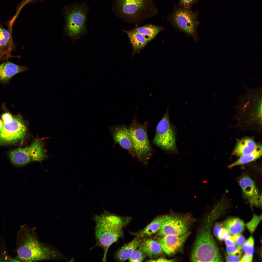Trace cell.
<instances>
[{
  "label": "cell",
  "instance_id": "obj_33",
  "mask_svg": "<svg viewBox=\"0 0 262 262\" xmlns=\"http://www.w3.org/2000/svg\"><path fill=\"white\" fill-rule=\"evenodd\" d=\"M246 241L244 237L240 234L238 235L235 240L234 242L236 244L242 248Z\"/></svg>",
  "mask_w": 262,
  "mask_h": 262
},
{
  "label": "cell",
  "instance_id": "obj_14",
  "mask_svg": "<svg viewBox=\"0 0 262 262\" xmlns=\"http://www.w3.org/2000/svg\"><path fill=\"white\" fill-rule=\"evenodd\" d=\"M191 232L188 231L184 234L178 236L171 235H161L158 242L164 252L169 255L174 254L182 248Z\"/></svg>",
  "mask_w": 262,
  "mask_h": 262
},
{
  "label": "cell",
  "instance_id": "obj_19",
  "mask_svg": "<svg viewBox=\"0 0 262 262\" xmlns=\"http://www.w3.org/2000/svg\"><path fill=\"white\" fill-rule=\"evenodd\" d=\"M138 247L147 256L150 258L159 255L164 252L158 241L151 238L141 241Z\"/></svg>",
  "mask_w": 262,
  "mask_h": 262
},
{
  "label": "cell",
  "instance_id": "obj_27",
  "mask_svg": "<svg viewBox=\"0 0 262 262\" xmlns=\"http://www.w3.org/2000/svg\"><path fill=\"white\" fill-rule=\"evenodd\" d=\"M254 239L252 236H251L246 241L242 246L244 253L246 254L253 255L254 251Z\"/></svg>",
  "mask_w": 262,
  "mask_h": 262
},
{
  "label": "cell",
  "instance_id": "obj_38",
  "mask_svg": "<svg viewBox=\"0 0 262 262\" xmlns=\"http://www.w3.org/2000/svg\"><path fill=\"white\" fill-rule=\"evenodd\" d=\"M3 124V122L1 119H0V130L2 127Z\"/></svg>",
  "mask_w": 262,
  "mask_h": 262
},
{
  "label": "cell",
  "instance_id": "obj_35",
  "mask_svg": "<svg viewBox=\"0 0 262 262\" xmlns=\"http://www.w3.org/2000/svg\"><path fill=\"white\" fill-rule=\"evenodd\" d=\"M253 255L245 254L240 259V262H250L253 260Z\"/></svg>",
  "mask_w": 262,
  "mask_h": 262
},
{
  "label": "cell",
  "instance_id": "obj_8",
  "mask_svg": "<svg viewBox=\"0 0 262 262\" xmlns=\"http://www.w3.org/2000/svg\"><path fill=\"white\" fill-rule=\"evenodd\" d=\"M176 136L174 126L170 123L168 108L158 123L153 142L166 151L178 153L176 144Z\"/></svg>",
  "mask_w": 262,
  "mask_h": 262
},
{
  "label": "cell",
  "instance_id": "obj_12",
  "mask_svg": "<svg viewBox=\"0 0 262 262\" xmlns=\"http://www.w3.org/2000/svg\"><path fill=\"white\" fill-rule=\"evenodd\" d=\"M192 221L188 217L167 215L158 233L161 235H182L188 231Z\"/></svg>",
  "mask_w": 262,
  "mask_h": 262
},
{
  "label": "cell",
  "instance_id": "obj_23",
  "mask_svg": "<svg viewBox=\"0 0 262 262\" xmlns=\"http://www.w3.org/2000/svg\"><path fill=\"white\" fill-rule=\"evenodd\" d=\"M262 155V146L257 145L254 150L251 153L240 156L236 161L228 165L229 168L236 166L245 164L254 161L260 157Z\"/></svg>",
  "mask_w": 262,
  "mask_h": 262
},
{
  "label": "cell",
  "instance_id": "obj_36",
  "mask_svg": "<svg viewBox=\"0 0 262 262\" xmlns=\"http://www.w3.org/2000/svg\"><path fill=\"white\" fill-rule=\"evenodd\" d=\"M174 259H168L164 257L160 258L156 260L151 259L147 261L149 262H174Z\"/></svg>",
  "mask_w": 262,
  "mask_h": 262
},
{
  "label": "cell",
  "instance_id": "obj_28",
  "mask_svg": "<svg viewBox=\"0 0 262 262\" xmlns=\"http://www.w3.org/2000/svg\"><path fill=\"white\" fill-rule=\"evenodd\" d=\"M261 219V216H258L254 214L252 220L246 224V226L251 233L254 231Z\"/></svg>",
  "mask_w": 262,
  "mask_h": 262
},
{
  "label": "cell",
  "instance_id": "obj_9",
  "mask_svg": "<svg viewBox=\"0 0 262 262\" xmlns=\"http://www.w3.org/2000/svg\"><path fill=\"white\" fill-rule=\"evenodd\" d=\"M2 121L3 126L0 130V145L16 144L25 137L27 128L21 115H13L12 118Z\"/></svg>",
  "mask_w": 262,
  "mask_h": 262
},
{
  "label": "cell",
  "instance_id": "obj_26",
  "mask_svg": "<svg viewBox=\"0 0 262 262\" xmlns=\"http://www.w3.org/2000/svg\"><path fill=\"white\" fill-rule=\"evenodd\" d=\"M147 256L144 252L139 248L133 252L128 259L130 262H142Z\"/></svg>",
  "mask_w": 262,
  "mask_h": 262
},
{
  "label": "cell",
  "instance_id": "obj_17",
  "mask_svg": "<svg viewBox=\"0 0 262 262\" xmlns=\"http://www.w3.org/2000/svg\"><path fill=\"white\" fill-rule=\"evenodd\" d=\"M141 241V237L137 236L131 242L124 245L115 253L114 257L116 260L123 262L128 259Z\"/></svg>",
  "mask_w": 262,
  "mask_h": 262
},
{
  "label": "cell",
  "instance_id": "obj_7",
  "mask_svg": "<svg viewBox=\"0 0 262 262\" xmlns=\"http://www.w3.org/2000/svg\"><path fill=\"white\" fill-rule=\"evenodd\" d=\"M168 20L177 29L197 41V29L200 23L196 12L177 6L168 16Z\"/></svg>",
  "mask_w": 262,
  "mask_h": 262
},
{
  "label": "cell",
  "instance_id": "obj_20",
  "mask_svg": "<svg viewBox=\"0 0 262 262\" xmlns=\"http://www.w3.org/2000/svg\"><path fill=\"white\" fill-rule=\"evenodd\" d=\"M167 215L158 216L154 219L144 229L134 235L141 237L150 236L158 231L166 220Z\"/></svg>",
  "mask_w": 262,
  "mask_h": 262
},
{
  "label": "cell",
  "instance_id": "obj_21",
  "mask_svg": "<svg viewBox=\"0 0 262 262\" xmlns=\"http://www.w3.org/2000/svg\"><path fill=\"white\" fill-rule=\"evenodd\" d=\"M124 31L128 35L132 45L133 54L139 52L149 42L144 35L132 29Z\"/></svg>",
  "mask_w": 262,
  "mask_h": 262
},
{
  "label": "cell",
  "instance_id": "obj_39",
  "mask_svg": "<svg viewBox=\"0 0 262 262\" xmlns=\"http://www.w3.org/2000/svg\"><path fill=\"white\" fill-rule=\"evenodd\" d=\"M2 52V50L1 48V47L0 45V53L1 54Z\"/></svg>",
  "mask_w": 262,
  "mask_h": 262
},
{
  "label": "cell",
  "instance_id": "obj_41",
  "mask_svg": "<svg viewBox=\"0 0 262 262\" xmlns=\"http://www.w3.org/2000/svg\"></svg>",
  "mask_w": 262,
  "mask_h": 262
},
{
  "label": "cell",
  "instance_id": "obj_16",
  "mask_svg": "<svg viewBox=\"0 0 262 262\" xmlns=\"http://www.w3.org/2000/svg\"><path fill=\"white\" fill-rule=\"evenodd\" d=\"M28 69L25 66H20L10 62L0 64V82H7L14 75Z\"/></svg>",
  "mask_w": 262,
  "mask_h": 262
},
{
  "label": "cell",
  "instance_id": "obj_30",
  "mask_svg": "<svg viewBox=\"0 0 262 262\" xmlns=\"http://www.w3.org/2000/svg\"><path fill=\"white\" fill-rule=\"evenodd\" d=\"M196 0H179L177 6L188 9H191L192 6L196 3Z\"/></svg>",
  "mask_w": 262,
  "mask_h": 262
},
{
  "label": "cell",
  "instance_id": "obj_5",
  "mask_svg": "<svg viewBox=\"0 0 262 262\" xmlns=\"http://www.w3.org/2000/svg\"><path fill=\"white\" fill-rule=\"evenodd\" d=\"M89 10L85 2L74 3L66 9L65 31L73 42L87 33L86 24Z\"/></svg>",
  "mask_w": 262,
  "mask_h": 262
},
{
  "label": "cell",
  "instance_id": "obj_24",
  "mask_svg": "<svg viewBox=\"0 0 262 262\" xmlns=\"http://www.w3.org/2000/svg\"><path fill=\"white\" fill-rule=\"evenodd\" d=\"M223 225L224 228L229 234L233 235L241 234L245 228L244 222L240 219L236 218L227 219L224 222Z\"/></svg>",
  "mask_w": 262,
  "mask_h": 262
},
{
  "label": "cell",
  "instance_id": "obj_11",
  "mask_svg": "<svg viewBox=\"0 0 262 262\" xmlns=\"http://www.w3.org/2000/svg\"><path fill=\"white\" fill-rule=\"evenodd\" d=\"M262 92L259 89H249L240 98L237 108L238 112L247 114L251 122H262Z\"/></svg>",
  "mask_w": 262,
  "mask_h": 262
},
{
  "label": "cell",
  "instance_id": "obj_40",
  "mask_svg": "<svg viewBox=\"0 0 262 262\" xmlns=\"http://www.w3.org/2000/svg\"></svg>",
  "mask_w": 262,
  "mask_h": 262
},
{
  "label": "cell",
  "instance_id": "obj_10",
  "mask_svg": "<svg viewBox=\"0 0 262 262\" xmlns=\"http://www.w3.org/2000/svg\"><path fill=\"white\" fill-rule=\"evenodd\" d=\"M46 156L43 142L39 139L35 140L28 147L16 149L9 154L12 163L17 167L23 166L33 161L41 162Z\"/></svg>",
  "mask_w": 262,
  "mask_h": 262
},
{
  "label": "cell",
  "instance_id": "obj_34",
  "mask_svg": "<svg viewBox=\"0 0 262 262\" xmlns=\"http://www.w3.org/2000/svg\"><path fill=\"white\" fill-rule=\"evenodd\" d=\"M230 236L228 231L224 228H222L220 235L218 238L221 240H225Z\"/></svg>",
  "mask_w": 262,
  "mask_h": 262
},
{
  "label": "cell",
  "instance_id": "obj_6",
  "mask_svg": "<svg viewBox=\"0 0 262 262\" xmlns=\"http://www.w3.org/2000/svg\"><path fill=\"white\" fill-rule=\"evenodd\" d=\"M147 122L139 123L135 117L128 128L136 156L144 165H147L152 148L147 133Z\"/></svg>",
  "mask_w": 262,
  "mask_h": 262
},
{
  "label": "cell",
  "instance_id": "obj_1",
  "mask_svg": "<svg viewBox=\"0 0 262 262\" xmlns=\"http://www.w3.org/2000/svg\"><path fill=\"white\" fill-rule=\"evenodd\" d=\"M16 243V251L19 262L60 260L65 258L57 249L39 240L35 228L22 226L17 233Z\"/></svg>",
  "mask_w": 262,
  "mask_h": 262
},
{
  "label": "cell",
  "instance_id": "obj_18",
  "mask_svg": "<svg viewBox=\"0 0 262 262\" xmlns=\"http://www.w3.org/2000/svg\"><path fill=\"white\" fill-rule=\"evenodd\" d=\"M257 145L252 138H243L237 140L232 154L240 157L250 154L254 150Z\"/></svg>",
  "mask_w": 262,
  "mask_h": 262
},
{
  "label": "cell",
  "instance_id": "obj_32",
  "mask_svg": "<svg viewBox=\"0 0 262 262\" xmlns=\"http://www.w3.org/2000/svg\"><path fill=\"white\" fill-rule=\"evenodd\" d=\"M222 228L221 224L220 223H217L214 226L213 232L214 235L217 238H218Z\"/></svg>",
  "mask_w": 262,
  "mask_h": 262
},
{
  "label": "cell",
  "instance_id": "obj_31",
  "mask_svg": "<svg viewBox=\"0 0 262 262\" xmlns=\"http://www.w3.org/2000/svg\"><path fill=\"white\" fill-rule=\"evenodd\" d=\"M241 256L238 255L228 254L226 257V261L227 262H240L241 259Z\"/></svg>",
  "mask_w": 262,
  "mask_h": 262
},
{
  "label": "cell",
  "instance_id": "obj_15",
  "mask_svg": "<svg viewBox=\"0 0 262 262\" xmlns=\"http://www.w3.org/2000/svg\"><path fill=\"white\" fill-rule=\"evenodd\" d=\"M109 130L115 144L126 150L133 157L136 156L127 127L124 125L111 126Z\"/></svg>",
  "mask_w": 262,
  "mask_h": 262
},
{
  "label": "cell",
  "instance_id": "obj_22",
  "mask_svg": "<svg viewBox=\"0 0 262 262\" xmlns=\"http://www.w3.org/2000/svg\"><path fill=\"white\" fill-rule=\"evenodd\" d=\"M132 29L144 35L149 42L159 33L165 29L162 26L148 24L136 27Z\"/></svg>",
  "mask_w": 262,
  "mask_h": 262
},
{
  "label": "cell",
  "instance_id": "obj_2",
  "mask_svg": "<svg viewBox=\"0 0 262 262\" xmlns=\"http://www.w3.org/2000/svg\"><path fill=\"white\" fill-rule=\"evenodd\" d=\"M95 222V246L101 247L104 251L103 262H106L110 246L123 235V229L130 221V218H123L105 210L92 218Z\"/></svg>",
  "mask_w": 262,
  "mask_h": 262
},
{
  "label": "cell",
  "instance_id": "obj_37",
  "mask_svg": "<svg viewBox=\"0 0 262 262\" xmlns=\"http://www.w3.org/2000/svg\"><path fill=\"white\" fill-rule=\"evenodd\" d=\"M225 240V244L227 246H231L235 244L234 241L229 238V237Z\"/></svg>",
  "mask_w": 262,
  "mask_h": 262
},
{
  "label": "cell",
  "instance_id": "obj_29",
  "mask_svg": "<svg viewBox=\"0 0 262 262\" xmlns=\"http://www.w3.org/2000/svg\"><path fill=\"white\" fill-rule=\"evenodd\" d=\"M227 246L226 250L228 254L241 256L242 247L236 244L231 246Z\"/></svg>",
  "mask_w": 262,
  "mask_h": 262
},
{
  "label": "cell",
  "instance_id": "obj_25",
  "mask_svg": "<svg viewBox=\"0 0 262 262\" xmlns=\"http://www.w3.org/2000/svg\"><path fill=\"white\" fill-rule=\"evenodd\" d=\"M0 45L2 52H9L12 50L13 45L11 35L7 30L0 26Z\"/></svg>",
  "mask_w": 262,
  "mask_h": 262
},
{
  "label": "cell",
  "instance_id": "obj_13",
  "mask_svg": "<svg viewBox=\"0 0 262 262\" xmlns=\"http://www.w3.org/2000/svg\"><path fill=\"white\" fill-rule=\"evenodd\" d=\"M238 182L245 197L253 206L262 207V194L259 191L254 181L248 175L244 174L239 178Z\"/></svg>",
  "mask_w": 262,
  "mask_h": 262
},
{
  "label": "cell",
  "instance_id": "obj_3",
  "mask_svg": "<svg viewBox=\"0 0 262 262\" xmlns=\"http://www.w3.org/2000/svg\"><path fill=\"white\" fill-rule=\"evenodd\" d=\"M217 213L213 210L204 219L196 236L190 256L191 262H222L211 233L213 222Z\"/></svg>",
  "mask_w": 262,
  "mask_h": 262
},
{
  "label": "cell",
  "instance_id": "obj_4",
  "mask_svg": "<svg viewBox=\"0 0 262 262\" xmlns=\"http://www.w3.org/2000/svg\"><path fill=\"white\" fill-rule=\"evenodd\" d=\"M111 8L122 20L135 24L152 17L158 12L153 0H114Z\"/></svg>",
  "mask_w": 262,
  "mask_h": 262
}]
</instances>
